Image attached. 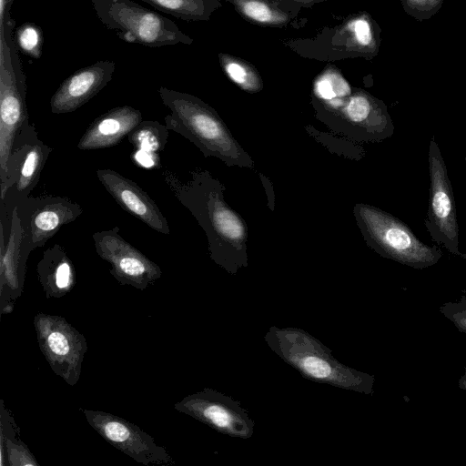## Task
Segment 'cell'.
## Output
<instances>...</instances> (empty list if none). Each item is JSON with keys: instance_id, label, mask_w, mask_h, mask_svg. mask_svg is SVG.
<instances>
[{"instance_id": "cell-3", "label": "cell", "mask_w": 466, "mask_h": 466, "mask_svg": "<svg viewBox=\"0 0 466 466\" xmlns=\"http://www.w3.org/2000/svg\"><path fill=\"white\" fill-rule=\"evenodd\" d=\"M268 347L287 364L310 380L372 395L375 378L340 363L319 339L298 328L271 327Z\"/></svg>"}, {"instance_id": "cell-16", "label": "cell", "mask_w": 466, "mask_h": 466, "mask_svg": "<svg viewBox=\"0 0 466 466\" xmlns=\"http://www.w3.org/2000/svg\"><path fill=\"white\" fill-rule=\"evenodd\" d=\"M4 225L0 223V277L2 299L6 295V304L2 308L3 314L13 310L10 299L18 298L23 290L25 260V228L15 206L10 212L7 238H5Z\"/></svg>"}, {"instance_id": "cell-7", "label": "cell", "mask_w": 466, "mask_h": 466, "mask_svg": "<svg viewBox=\"0 0 466 466\" xmlns=\"http://www.w3.org/2000/svg\"><path fill=\"white\" fill-rule=\"evenodd\" d=\"M15 21L0 25V182L15 137L29 122L26 84L14 35Z\"/></svg>"}, {"instance_id": "cell-2", "label": "cell", "mask_w": 466, "mask_h": 466, "mask_svg": "<svg viewBox=\"0 0 466 466\" xmlns=\"http://www.w3.org/2000/svg\"><path fill=\"white\" fill-rule=\"evenodd\" d=\"M163 105L170 110L165 125L192 142L205 157H215L229 166L253 167L254 162L209 105L185 92L160 86Z\"/></svg>"}, {"instance_id": "cell-24", "label": "cell", "mask_w": 466, "mask_h": 466, "mask_svg": "<svg viewBox=\"0 0 466 466\" xmlns=\"http://www.w3.org/2000/svg\"><path fill=\"white\" fill-rule=\"evenodd\" d=\"M218 61L225 75L240 89L250 94L263 89L262 77L248 61L228 53H219Z\"/></svg>"}, {"instance_id": "cell-10", "label": "cell", "mask_w": 466, "mask_h": 466, "mask_svg": "<svg viewBox=\"0 0 466 466\" xmlns=\"http://www.w3.org/2000/svg\"><path fill=\"white\" fill-rule=\"evenodd\" d=\"M430 197L424 225L432 239L450 253L466 258L459 248V222L447 167L434 137L428 153Z\"/></svg>"}, {"instance_id": "cell-28", "label": "cell", "mask_w": 466, "mask_h": 466, "mask_svg": "<svg viewBox=\"0 0 466 466\" xmlns=\"http://www.w3.org/2000/svg\"><path fill=\"white\" fill-rule=\"evenodd\" d=\"M439 310L446 319L454 324L459 331L466 334L465 290H462V294L458 301L445 302L440 307Z\"/></svg>"}, {"instance_id": "cell-13", "label": "cell", "mask_w": 466, "mask_h": 466, "mask_svg": "<svg viewBox=\"0 0 466 466\" xmlns=\"http://www.w3.org/2000/svg\"><path fill=\"white\" fill-rule=\"evenodd\" d=\"M88 424L109 444L144 465H173L168 451L136 424L114 414L80 409Z\"/></svg>"}, {"instance_id": "cell-15", "label": "cell", "mask_w": 466, "mask_h": 466, "mask_svg": "<svg viewBox=\"0 0 466 466\" xmlns=\"http://www.w3.org/2000/svg\"><path fill=\"white\" fill-rule=\"evenodd\" d=\"M18 208L25 228V251L29 254L43 247L65 225L83 213L82 207L64 197L28 198Z\"/></svg>"}, {"instance_id": "cell-23", "label": "cell", "mask_w": 466, "mask_h": 466, "mask_svg": "<svg viewBox=\"0 0 466 466\" xmlns=\"http://www.w3.org/2000/svg\"><path fill=\"white\" fill-rule=\"evenodd\" d=\"M352 89L340 70L333 65H328L313 81V106L332 104L350 95Z\"/></svg>"}, {"instance_id": "cell-33", "label": "cell", "mask_w": 466, "mask_h": 466, "mask_svg": "<svg viewBox=\"0 0 466 466\" xmlns=\"http://www.w3.org/2000/svg\"><path fill=\"white\" fill-rule=\"evenodd\" d=\"M458 386L460 389L466 391V367L463 375L459 379Z\"/></svg>"}, {"instance_id": "cell-25", "label": "cell", "mask_w": 466, "mask_h": 466, "mask_svg": "<svg viewBox=\"0 0 466 466\" xmlns=\"http://www.w3.org/2000/svg\"><path fill=\"white\" fill-rule=\"evenodd\" d=\"M2 402L1 422L5 425V429L1 427V461L6 457V464L13 465H38L30 451L17 438L19 431L12 417L5 414Z\"/></svg>"}, {"instance_id": "cell-31", "label": "cell", "mask_w": 466, "mask_h": 466, "mask_svg": "<svg viewBox=\"0 0 466 466\" xmlns=\"http://www.w3.org/2000/svg\"><path fill=\"white\" fill-rule=\"evenodd\" d=\"M14 0H0V25L12 20L10 10Z\"/></svg>"}, {"instance_id": "cell-32", "label": "cell", "mask_w": 466, "mask_h": 466, "mask_svg": "<svg viewBox=\"0 0 466 466\" xmlns=\"http://www.w3.org/2000/svg\"><path fill=\"white\" fill-rule=\"evenodd\" d=\"M287 1L297 4L299 6H301L302 8L303 7L309 8L316 4L329 1V0H287Z\"/></svg>"}, {"instance_id": "cell-17", "label": "cell", "mask_w": 466, "mask_h": 466, "mask_svg": "<svg viewBox=\"0 0 466 466\" xmlns=\"http://www.w3.org/2000/svg\"><path fill=\"white\" fill-rule=\"evenodd\" d=\"M96 177L115 201L151 229L168 235V222L149 195L133 180L109 168L96 169Z\"/></svg>"}, {"instance_id": "cell-21", "label": "cell", "mask_w": 466, "mask_h": 466, "mask_svg": "<svg viewBox=\"0 0 466 466\" xmlns=\"http://www.w3.org/2000/svg\"><path fill=\"white\" fill-rule=\"evenodd\" d=\"M36 274L47 299H59L76 285V269L65 248L54 244L46 248L36 266Z\"/></svg>"}, {"instance_id": "cell-8", "label": "cell", "mask_w": 466, "mask_h": 466, "mask_svg": "<svg viewBox=\"0 0 466 466\" xmlns=\"http://www.w3.org/2000/svg\"><path fill=\"white\" fill-rule=\"evenodd\" d=\"M314 108L322 121L359 141L377 142L394 133L385 103L361 88L353 87L350 95Z\"/></svg>"}, {"instance_id": "cell-9", "label": "cell", "mask_w": 466, "mask_h": 466, "mask_svg": "<svg viewBox=\"0 0 466 466\" xmlns=\"http://www.w3.org/2000/svg\"><path fill=\"white\" fill-rule=\"evenodd\" d=\"M53 148L42 141L34 125L25 123L15 137L5 176L0 182L1 202L20 206L36 187ZM13 207V208H14Z\"/></svg>"}, {"instance_id": "cell-4", "label": "cell", "mask_w": 466, "mask_h": 466, "mask_svg": "<svg viewBox=\"0 0 466 466\" xmlns=\"http://www.w3.org/2000/svg\"><path fill=\"white\" fill-rule=\"evenodd\" d=\"M381 29L366 11L350 14L334 26L311 37L286 38L282 44L303 58L333 62L349 58L371 60L378 56Z\"/></svg>"}, {"instance_id": "cell-30", "label": "cell", "mask_w": 466, "mask_h": 466, "mask_svg": "<svg viewBox=\"0 0 466 466\" xmlns=\"http://www.w3.org/2000/svg\"><path fill=\"white\" fill-rule=\"evenodd\" d=\"M133 158L137 165L147 168L157 167L160 165L159 154L157 153L136 150Z\"/></svg>"}, {"instance_id": "cell-22", "label": "cell", "mask_w": 466, "mask_h": 466, "mask_svg": "<svg viewBox=\"0 0 466 466\" xmlns=\"http://www.w3.org/2000/svg\"><path fill=\"white\" fill-rule=\"evenodd\" d=\"M154 8L187 22L208 21L222 6L220 0H142Z\"/></svg>"}, {"instance_id": "cell-29", "label": "cell", "mask_w": 466, "mask_h": 466, "mask_svg": "<svg viewBox=\"0 0 466 466\" xmlns=\"http://www.w3.org/2000/svg\"><path fill=\"white\" fill-rule=\"evenodd\" d=\"M17 42L24 52L38 57L42 45V35L40 30L32 24H26L21 26L17 31Z\"/></svg>"}, {"instance_id": "cell-12", "label": "cell", "mask_w": 466, "mask_h": 466, "mask_svg": "<svg viewBox=\"0 0 466 466\" xmlns=\"http://www.w3.org/2000/svg\"><path fill=\"white\" fill-rule=\"evenodd\" d=\"M97 255L110 265V274L121 285L144 290L162 276L160 267L127 242L117 226L92 234Z\"/></svg>"}, {"instance_id": "cell-34", "label": "cell", "mask_w": 466, "mask_h": 466, "mask_svg": "<svg viewBox=\"0 0 466 466\" xmlns=\"http://www.w3.org/2000/svg\"><path fill=\"white\" fill-rule=\"evenodd\" d=\"M465 160H466V155H465Z\"/></svg>"}, {"instance_id": "cell-18", "label": "cell", "mask_w": 466, "mask_h": 466, "mask_svg": "<svg viewBox=\"0 0 466 466\" xmlns=\"http://www.w3.org/2000/svg\"><path fill=\"white\" fill-rule=\"evenodd\" d=\"M116 66L112 60H100L74 72L51 96V112L66 114L81 107L111 81Z\"/></svg>"}, {"instance_id": "cell-14", "label": "cell", "mask_w": 466, "mask_h": 466, "mask_svg": "<svg viewBox=\"0 0 466 466\" xmlns=\"http://www.w3.org/2000/svg\"><path fill=\"white\" fill-rule=\"evenodd\" d=\"M174 408L229 436L248 439L254 432V421L240 403L209 388L184 397Z\"/></svg>"}, {"instance_id": "cell-6", "label": "cell", "mask_w": 466, "mask_h": 466, "mask_svg": "<svg viewBox=\"0 0 466 466\" xmlns=\"http://www.w3.org/2000/svg\"><path fill=\"white\" fill-rule=\"evenodd\" d=\"M99 21L119 38L148 47L192 45L170 19L131 0H90Z\"/></svg>"}, {"instance_id": "cell-19", "label": "cell", "mask_w": 466, "mask_h": 466, "mask_svg": "<svg viewBox=\"0 0 466 466\" xmlns=\"http://www.w3.org/2000/svg\"><path fill=\"white\" fill-rule=\"evenodd\" d=\"M142 121L131 106H116L96 117L77 143L80 150L104 149L119 144Z\"/></svg>"}, {"instance_id": "cell-1", "label": "cell", "mask_w": 466, "mask_h": 466, "mask_svg": "<svg viewBox=\"0 0 466 466\" xmlns=\"http://www.w3.org/2000/svg\"><path fill=\"white\" fill-rule=\"evenodd\" d=\"M162 177L182 206L206 233L210 258L231 274L248 265L245 221L224 199L223 185L207 170H197L181 181L170 170Z\"/></svg>"}, {"instance_id": "cell-26", "label": "cell", "mask_w": 466, "mask_h": 466, "mask_svg": "<svg viewBox=\"0 0 466 466\" xmlns=\"http://www.w3.org/2000/svg\"><path fill=\"white\" fill-rule=\"evenodd\" d=\"M168 128L157 120H142L128 135L136 150L160 154L166 147Z\"/></svg>"}, {"instance_id": "cell-5", "label": "cell", "mask_w": 466, "mask_h": 466, "mask_svg": "<svg viewBox=\"0 0 466 466\" xmlns=\"http://www.w3.org/2000/svg\"><path fill=\"white\" fill-rule=\"evenodd\" d=\"M360 230L369 247L381 257L422 269L442 256L436 246L422 242L403 221L379 208L359 203L353 208Z\"/></svg>"}, {"instance_id": "cell-11", "label": "cell", "mask_w": 466, "mask_h": 466, "mask_svg": "<svg viewBox=\"0 0 466 466\" xmlns=\"http://www.w3.org/2000/svg\"><path fill=\"white\" fill-rule=\"evenodd\" d=\"M34 326L40 350L52 370L75 386L87 351L86 338L61 316L38 312Z\"/></svg>"}, {"instance_id": "cell-20", "label": "cell", "mask_w": 466, "mask_h": 466, "mask_svg": "<svg viewBox=\"0 0 466 466\" xmlns=\"http://www.w3.org/2000/svg\"><path fill=\"white\" fill-rule=\"evenodd\" d=\"M247 22L264 27L288 28L300 24L302 9L287 0H226Z\"/></svg>"}, {"instance_id": "cell-27", "label": "cell", "mask_w": 466, "mask_h": 466, "mask_svg": "<svg viewBox=\"0 0 466 466\" xmlns=\"http://www.w3.org/2000/svg\"><path fill=\"white\" fill-rule=\"evenodd\" d=\"M444 0H400L405 13L416 20H429L441 8Z\"/></svg>"}]
</instances>
